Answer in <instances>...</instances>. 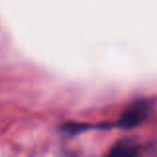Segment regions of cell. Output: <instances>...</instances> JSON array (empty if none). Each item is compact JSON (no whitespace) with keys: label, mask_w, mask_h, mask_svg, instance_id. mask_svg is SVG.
Here are the masks:
<instances>
[{"label":"cell","mask_w":157,"mask_h":157,"mask_svg":"<svg viewBox=\"0 0 157 157\" xmlns=\"http://www.w3.org/2000/svg\"><path fill=\"white\" fill-rule=\"evenodd\" d=\"M105 157H139V145L131 139H123L111 147Z\"/></svg>","instance_id":"7a4b0ae2"},{"label":"cell","mask_w":157,"mask_h":157,"mask_svg":"<svg viewBox=\"0 0 157 157\" xmlns=\"http://www.w3.org/2000/svg\"><path fill=\"white\" fill-rule=\"evenodd\" d=\"M149 109H151L149 101H145V100L135 101V104H131L125 111H123V115H121V119H119L117 125L119 127H135V125H139V123L145 121V117L149 115Z\"/></svg>","instance_id":"6da1fadb"}]
</instances>
